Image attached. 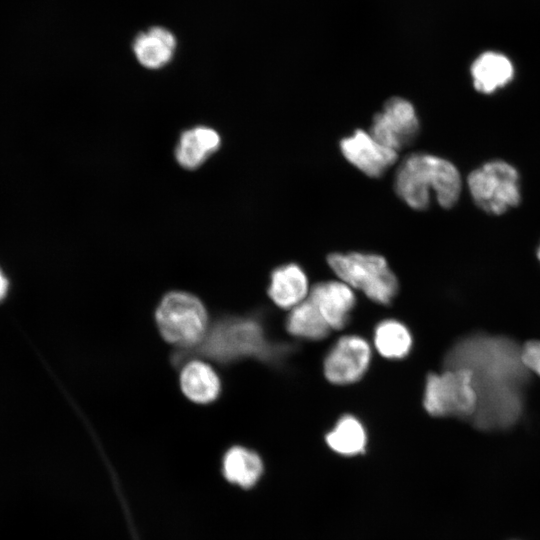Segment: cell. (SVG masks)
<instances>
[{
    "label": "cell",
    "mask_w": 540,
    "mask_h": 540,
    "mask_svg": "<svg viewBox=\"0 0 540 540\" xmlns=\"http://www.w3.org/2000/svg\"><path fill=\"white\" fill-rule=\"evenodd\" d=\"M470 73L475 90L491 94L511 82L514 67L505 55L489 51L474 60Z\"/></svg>",
    "instance_id": "obj_15"
},
{
    "label": "cell",
    "mask_w": 540,
    "mask_h": 540,
    "mask_svg": "<svg viewBox=\"0 0 540 540\" xmlns=\"http://www.w3.org/2000/svg\"><path fill=\"white\" fill-rule=\"evenodd\" d=\"M394 189L415 210L428 208L432 193L438 204L448 209L459 200L462 179L457 167L449 160L427 153H412L398 166Z\"/></svg>",
    "instance_id": "obj_3"
},
{
    "label": "cell",
    "mask_w": 540,
    "mask_h": 540,
    "mask_svg": "<svg viewBox=\"0 0 540 540\" xmlns=\"http://www.w3.org/2000/svg\"><path fill=\"white\" fill-rule=\"evenodd\" d=\"M345 159L365 175L378 178L398 159V152L377 141L369 132L358 129L340 141Z\"/></svg>",
    "instance_id": "obj_10"
},
{
    "label": "cell",
    "mask_w": 540,
    "mask_h": 540,
    "mask_svg": "<svg viewBox=\"0 0 540 540\" xmlns=\"http://www.w3.org/2000/svg\"><path fill=\"white\" fill-rule=\"evenodd\" d=\"M8 281L2 271L0 270V301L3 300L7 294Z\"/></svg>",
    "instance_id": "obj_22"
},
{
    "label": "cell",
    "mask_w": 540,
    "mask_h": 540,
    "mask_svg": "<svg viewBox=\"0 0 540 540\" xmlns=\"http://www.w3.org/2000/svg\"><path fill=\"white\" fill-rule=\"evenodd\" d=\"M162 338L178 350L196 346L209 327L206 307L195 295L172 291L163 296L155 311Z\"/></svg>",
    "instance_id": "obj_4"
},
{
    "label": "cell",
    "mask_w": 540,
    "mask_h": 540,
    "mask_svg": "<svg viewBox=\"0 0 540 540\" xmlns=\"http://www.w3.org/2000/svg\"><path fill=\"white\" fill-rule=\"evenodd\" d=\"M536 254H537L538 259L540 260V244H539V246L537 248Z\"/></svg>",
    "instance_id": "obj_23"
},
{
    "label": "cell",
    "mask_w": 540,
    "mask_h": 540,
    "mask_svg": "<svg viewBox=\"0 0 540 540\" xmlns=\"http://www.w3.org/2000/svg\"><path fill=\"white\" fill-rule=\"evenodd\" d=\"M179 380L183 394L197 404H209L221 392V381L216 371L198 358L189 359L181 366Z\"/></svg>",
    "instance_id": "obj_12"
},
{
    "label": "cell",
    "mask_w": 540,
    "mask_h": 540,
    "mask_svg": "<svg viewBox=\"0 0 540 540\" xmlns=\"http://www.w3.org/2000/svg\"><path fill=\"white\" fill-rule=\"evenodd\" d=\"M308 297L314 302L330 329L335 330L346 326L356 304L353 288L341 280L315 284Z\"/></svg>",
    "instance_id": "obj_11"
},
{
    "label": "cell",
    "mask_w": 540,
    "mask_h": 540,
    "mask_svg": "<svg viewBox=\"0 0 540 540\" xmlns=\"http://www.w3.org/2000/svg\"><path fill=\"white\" fill-rule=\"evenodd\" d=\"M220 144V136L214 129L198 126L182 133L175 157L182 167L196 169L218 150Z\"/></svg>",
    "instance_id": "obj_16"
},
{
    "label": "cell",
    "mask_w": 540,
    "mask_h": 540,
    "mask_svg": "<svg viewBox=\"0 0 540 540\" xmlns=\"http://www.w3.org/2000/svg\"><path fill=\"white\" fill-rule=\"evenodd\" d=\"M285 327L290 335L307 340H321L331 330L309 297L290 310Z\"/></svg>",
    "instance_id": "obj_18"
},
{
    "label": "cell",
    "mask_w": 540,
    "mask_h": 540,
    "mask_svg": "<svg viewBox=\"0 0 540 540\" xmlns=\"http://www.w3.org/2000/svg\"><path fill=\"white\" fill-rule=\"evenodd\" d=\"M175 49V36L162 27H152L141 32L133 41L136 59L149 69H159L168 64L173 58Z\"/></svg>",
    "instance_id": "obj_14"
},
{
    "label": "cell",
    "mask_w": 540,
    "mask_h": 540,
    "mask_svg": "<svg viewBox=\"0 0 540 540\" xmlns=\"http://www.w3.org/2000/svg\"><path fill=\"white\" fill-rule=\"evenodd\" d=\"M444 369L471 372L477 408L471 421L482 431L513 427L523 416L530 372L521 347L511 338L476 332L457 340L446 352Z\"/></svg>",
    "instance_id": "obj_1"
},
{
    "label": "cell",
    "mask_w": 540,
    "mask_h": 540,
    "mask_svg": "<svg viewBox=\"0 0 540 540\" xmlns=\"http://www.w3.org/2000/svg\"><path fill=\"white\" fill-rule=\"evenodd\" d=\"M423 406L434 417H457L471 420L477 408L472 374L464 368L444 369L427 376Z\"/></svg>",
    "instance_id": "obj_6"
},
{
    "label": "cell",
    "mask_w": 540,
    "mask_h": 540,
    "mask_svg": "<svg viewBox=\"0 0 540 540\" xmlns=\"http://www.w3.org/2000/svg\"><path fill=\"white\" fill-rule=\"evenodd\" d=\"M327 262L341 281L378 304H390L397 294V278L386 259L378 254L331 253Z\"/></svg>",
    "instance_id": "obj_5"
},
{
    "label": "cell",
    "mask_w": 540,
    "mask_h": 540,
    "mask_svg": "<svg viewBox=\"0 0 540 540\" xmlns=\"http://www.w3.org/2000/svg\"><path fill=\"white\" fill-rule=\"evenodd\" d=\"M327 445L336 453L354 456L365 450L367 434L362 422L353 415H343L326 434Z\"/></svg>",
    "instance_id": "obj_19"
},
{
    "label": "cell",
    "mask_w": 540,
    "mask_h": 540,
    "mask_svg": "<svg viewBox=\"0 0 540 540\" xmlns=\"http://www.w3.org/2000/svg\"><path fill=\"white\" fill-rule=\"evenodd\" d=\"M521 357L529 372L540 376V340L527 341L521 347Z\"/></svg>",
    "instance_id": "obj_21"
},
{
    "label": "cell",
    "mask_w": 540,
    "mask_h": 540,
    "mask_svg": "<svg viewBox=\"0 0 540 540\" xmlns=\"http://www.w3.org/2000/svg\"><path fill=\"white\" fill-rule=\"evenodd\" d=\"M290 350L272 342L258 316L225 315L209 324L203 339L187 350H177L172 361L180 367L189 359L205 357L227 364L245 358L276 362Z\"/></svg>",
    "instance_id": "obj_2"
},
{
    "label": "cell",
    "mask_w": 540,
    "mask_h": 540,
    "mask_svg": "<svg viewBox=\"0 0 540 540\" xmlns=\"http://www.w3.org/2000/svg\"><path fill=\"white\" fill-rule=\"evenodd\" d=\"M467 184L475 204L491 215H501L521 201L519 173L503 160H491L474 169Z\"/></svg>",
    "instance_id": "obj_7"
},
{
    "label": "cell",
    "mask_w": 540,
    "mask_h": 540,
    "mask_svg": "<svg viewBox=\"0 0 540 540\" xmlns=\"http://www.w3.org/2000/svg\"><path fill=\"white\" fill-rule=\"evenodd\" d=\"M371 361V347L358 335H346L337 340L324 359L326 379L336 385L360 380Z\"/></svg>",
    "instance_id": "obj_9"
},
{
    "label": "cell",
    "mask_w": 540,
    "mask_h": 540,
    "mask_svg": "<svg viewBox=\"0 0 540 540\" xmlns=\"http://www.w3.org/2000/svg\"><path fill=\"white\" fill-rule=\"evenodd\" d=\"M419 129L413 104L404 98L392 97L374 115L369 133L381 144L399 152L412 144Z\"/></svg>",
    "instance_id": "obj_8"
},
{
    "label": "cell",
    "mask_w": 540,
    "mask_h": 540,
    "mask_svg": "<svg viewBox=\"0 0 540 540\" xmlns=\"http://www.w3.org/2000/svg\"><path fill=\"white\" fill-rule=\"evenodd\" d=\"M309 292L307 275L299 265L288 263L271 273L268 295L278 307L291 310L303 302Z\"/></svg>",
    "instance_id": "obj_13"
},
{
    "label": "cell",
    "mask_w": 540,
    "mask_h": 540,
    "mask_svg": "<svg viewBox=\"0 0 540 540\" xmlns=\"http://www.w3.org/2000/svg\"><path fill=\"white\" fill-rule=\"evenodd\" d=\"M222 471L229 482L250 488L260 479L263 463L256 452L243 446H233L223 457Z\"/></svg>",
    "instance_id": "obj_17"
},
{
    "label": "cell",
    "mask_w": 540,
    "mask_h": 540,
    "mask_svg": "<svg viewBox=\"0 0 540 540\" xmlns=\"http://www.w3.org/2000/svg\"><path fill=\"white\" fill-rule=\"evenodd\" d=\"M413 339L409 329L402 322L386 319L377 324L374 330V345L387 359H402L412 348Z\"/></svg>",
    "instance_id": "obj_20"
}]
</instances>
